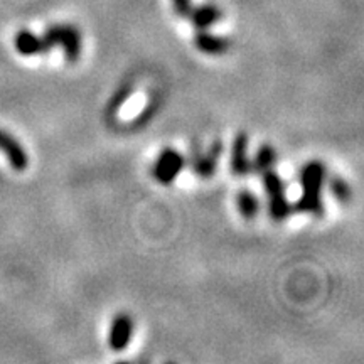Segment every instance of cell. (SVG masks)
<instances>
[{"label": "cell", "instance_id": "obj_1", "mask_svg": "<svg viewBox=\"0 0 364 364\" xmlns=\"http://www.w3.org/2000/svg\"><path fill=\"white\" fill-rule=\"evenodd\" d=\"M327 181V169L324 162L311 161L300 171V198L295 204V211L304 213V215L322 216L324 215V199H322V191H324Z\"/></svg>", "mask_w": 364, "mask_h": 364}, {"label": "cell", "instance_id": "obj_2", "mask_svg": "<svg viewBox=\"0 0 364 364\" xmlns=\"http://www.w3.org/2000/svg\"><path fill=\"white\" fill-rule=\"evenodd\" d=\"M43 39L49 49L61 48L70 63H76L83 51V38L78 27L71 24H54L44 31Z\"/></svg>", "mask_w": 364, "mask_h": 364}, {"label": "cell", "instance_id": "obj_3", "mask_svg": "<svg viewBox=\"0 0 364 364\" xmlns=\"http://www.w3.org/2000/svg\"><path fill=\"white\" fill-rule=\"evenodd\" d=\"M263 189L268 201V213L273 221H285L292 213V204L287 196V186L275 169L267 171L262 174Z\"/></svg>", "mask_w": 364, "mask_h": 364}, {"label": "cell", "instance_id": "obj_4", "mask_svg": "<svg viewBox=\"0 0 364 364\" xmlns=\"http://www.w3.org/2000/svg\"><path fill=\"white\" fill-rule=\"evenodd\" d=\"M186 159L179 150L167 147L159 154L152 167V176L159 184L169 186L174 182L184 169Z\"/></svg>", "mask_w": 364, "mask_h": 364}, {"label": "cell", "instance_id": "obj_5", "mask_svg": "<svg viewBox=\"0 0 364 364\" xmlns=\"http://www.w3.org/2000/svg\"><path fill=\"white\" fill-rule=\"evenodd\" d=\"M134 318H132L129 314H118V316L113 318L110 326V334H108V346L115 353L125 351L129 348L132 336H134Z\"/></svg>", "mask_w": 364, "mask_h": 364}, {"label": "cell", "instance_id": "obj_6", "mask_svg": "<svg viewBox=\"0 0 364 364\" xmlns=\"http://www.w3.org/2000/svg\"><path fill=\"white\" fill-rule=\"evenodd\" d=\"M0 152H4V156L9 161V166L14 171L22 172L29 166V154L26 152L19 140L6 130H0Z\"/></svg>", "mask_w": 364, "mask_h": 364}, {"label": "cell", "instance_id": "obj_7", "mask_svg": "<svg viewBox=\"0 0 364 364\" xmlns=\"http://www.w3.org/2000/svg\"><path fill=\"white\" fill-rule=\"evenodd\" d=\"M248 135L245 132L236 135L231 147V171L236 177H248L252 172V161L248 156Z\"/></svg>", "mask_w": 364, "mask_h": 364}, {"label": "cell", "instance_id": "obj_8", "mask_svg": "<svg viewBox=\"0 0 364 364\" xmlns=\"http://www.w3.org/2000/svg\"><path fill=\"white\" fill-rule=\"evenodd\" d=\"M221 156L223 144L220 140H216V142L211 144V147H209L206 152H201L199 156H196L193 162L196 176H198L199 179H211L218 169V164H220Z\"/></svg>", "mask_w": 364, "mask_h": 364}, {"label": "cell", "instance_id": "obj_9", "mask_svg": "<svg viewBox=\"0 0 364 364\" xmlns=\"http://www.w3.org/2000/svg\"><path fill=\"white\" fill-rule=\"evenodd\" d=\"M194 46L201 53L211 54V56H221L230 51L231 41L225 38V36L213 34L208 29H198L194 36Z\"/></svg>", "mask_w": 364, "mask_h": 364}, {"label": "cell", "instance_id": "obj_10", "mask_svg": "<svg viewBox=\"0 0 364 364\" xmlns=\"http://www.w3.org/2000/svg\"><path fill=\"white\" fill-rule=\"evenodd\" d=\"M14 46H16L17 53L21 56H39V54H46L49 48L46 46L43 36L33 33V31L22 29L16 34L14 39Z\"/></svg>", "mask_w": 364, "mask_h": 364}, {"label": "cell", "instance_id": "obj_11", "mask_svg": "<svg viewBox=\"0 0 364 364\" xmlns=\"http://www.w3.org/2000/svg\"><path fill=\"white\" fill-rule=\"evenodd\" d=\"M188 19H191L196 29H209L223 19V12L215 4H201L198 7L193 6Z\"/></svg>", "mask_w": 364, "mask_h": 364}, {"label": "cell", "instance_id": "obj_12", "mask_svg": "<svg viewBox=\"0 0 364 364\" xmlns=\"http://www.w3.org/2000/svg\"><path fill=\"white\" fill-rule=\"evenodd\" d=\"M236 208H238V213L245 220H255L260 213V199L252 191L241 189L236 196Z\"/></svg>", "mask_w": 364, "mask_h": 364}, {"label": "cell", "instance_id": "obj_13", "mask_svg": "<svg viewBox=\"0 0 364 364\" xmlns=\"http://www.w3.org/2000/svg\"><path fill=\"white\" fill-rule=\"evenodd\" d=\"M277 159H279V156H277V150L273 149L272 145H262V147L257 150L255 159L252 161V171L258 172V174L262 176L263 172L275 169Z\"/></svg>", "mask_w": 364, "mask_h": 364}, {"label": "cell", "instance_id": "obj_14", "mask_svg": "<svg viewBox=\"0 0 364 364\" xmlns=\"http://www.w3.org/2000/svg\"><path fill=\"white\" fill-rule=\"evenodd\" d=\"M132 90H134V86H132L130 83L120 86V88L117 90V93L113 95L112 100L107 105V117L108 118H115L117 117V113L120 112V108L124 107L127 100L130 98Z\"/></svg>", "mask_w": 364, "mask_h": 364}, {"label": "cell", "instance_id": "obj_15", "mask_svg": "<svg viewBox=\"0 0 364 364\" xmlns=\"http://www.w3.org/2000/svg\"><path fill=\"white\" fill-rule=\"evenodd\" d=\"M329 189H331V194L343 204L349 203V199H351L353 196L351 188H349V184L343 179V177H332L329 182Z\"/></svg>", "mask_w": 364, "mask_h": 364}, {"label": "cell", "instance_id": "obj_16", "mask_svg": "<svg viewBox=\"0 0 364 364\" xmlns=\"http://www.w3.org/2000/svg\"><path fill=\"white\" fill-rule=\"evenodd\" d=\"M171 2L176 16L182 17V19H188L191 9H193V0H171Z\"/></svg>", "mask_w": 364, "mask_h": 364}]
</instances>
